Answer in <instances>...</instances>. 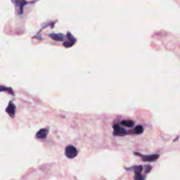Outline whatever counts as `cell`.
<instances>
[{"label":"cell","instance_id":"obj_12","mask_svg":"<svg viewBox=\"0 0 180 180\" xmlns=\"http://www.w3.org/2000/svg\"><path fill=\"white\" fill-rule=\"evenodd\" d=\"M150 170H151V166H150V165H146V167H145V172H146V173H148V172L150 171Z\"/></svg>","mask_w":180,"mask_h":180},{"label":"cell","instance_id":"obj_5","mask_svg":"<svg viewBox=\"0 0 180 180\" xmlns=\"http://www.w3.org/2000/svg\"><path fill=\"white\" fill-rule=\"evenodd\" d=\"M6 111L11 117H14V115H15V111H16V106H15V104H14V103L12 102V101L9 102L8 107H7V108L6 109Z\"/></svg>","mask_w":180,"mask_h":180},{"label":"cell","instance_id":"obj_1","mask_svg":"<svg viewBox=\"0 0 180 180\" xmlns=\"http://www.w3.org/2000/svg\"><path fill=\"white\" fill-rule=\"evenodd\" d=\"M78 150H77V148H75V146L70 145V146H68L66 148V150H65L66 156L70 159L74 158H75L77 156H78Z\"/></svg>","mask_w":180,"mask_h":180},{"label":"cell","instance_id":"obj_4","mask_svg":"<svg viewBox=\"0 0 180 180\" xmlns=\"http://www.w3.org/2000/svg\"><path fill=\"white\" fill-rule=\"evenodd\" d=\"M113 128H114V132H113V135L115 136H125L126 135L127 132L124 128L121 127L118 125H113Z\"/></svg>","mask_w":180,"mask_h":180},{"label":"cell","instance_id":"obj_6","mask_svg":"<svg viewBox=\"0 0 180 180\" xmlns=\"http://www.w3.org/2000/svg\"><path fill=\"white\" fill-rule=\"evenodd\" d=\"M48 133H49V130L47 129H42L40 130V131L37 132L36 136L38 139H45L46 137H47Z\"/></svg>","mask_w":180,"mask_h":180},{"label":"cell","instance_id":"obj_13","mask_svg":"<svg viewBox=\"0 0 180 180\" xmlns=\"http://www.w3.org/2000/svg\"><path fill=\"white\" fill-rule=\"evenodd\" d=\"M179 137H177V138H176L175 139H174V141H177V139H179Z\"/></svg>","mask_w":180,"mask_h":180},{"label":"cell","instance_id":"obj_11","mask_svg":"<svg viewBox=\"0 0 180 180\" xmlns=\"http://www.w3.org/2000/svg\"><path fill=\"white\" fill-rule=\"evenodd\" d=\"M145 175L141 174H136L135 176V180H145Z\"/></svg>","mask_w":180,"mask_h":180},{"label":"cell","instance_id":"obj_10","mask_svg":"<svg viewBox=\"0 0 180 180\" xmlns=\"http://www.w3.org/2000/svg\"><path fill=\"white\" fill-rule=\"evenodd\" d=\"M143 132H144V128L141 125H138L135 127V133L137 135H140V134L143 133Z\"/></svg>","mask_w":180,"mask_h":180},{"label":"cell","instance_id":"obj_7","mask_svg":"<svg viewBox=\"0 0 180 180\" xmlns=\"http://www.w3.org/2000/svg\"><path fill=\"white\" fill-rule=\"evenodd\" d=\"M48 35L49 37H51L54 40H56V41H58V42L63 41L64 38H65V35L61 34V33H58V34H54V33H53V34Z\"/></svg>","mask_w":180,"mask_h":180},{"label":"cell","instance_id":"obj_8","mask_svg":"<svg viewBox=\"0 0 180 180\" xmlns=\"http://www.w3.org/2000/svg\"><path fill=\"white\" fill-rule=\"evenodd\" d=\"M121 125L123 126L127 127H133L134 125H135V122L130 120H122V122H121Z\"/></svg>","mask_w":180,"mask_h":180},{"label":"cell","instance_id":"obj_2","mask_svg":"<svg viewBox=\"0 0 180 180\" xmlns=\"http://www.w3.org/2000/svg\"><path fill=\"white\" fill-rule=\"evenodd\" d=\"M135 154L141 156V158H142V161H144V162H153V161H156V160L158 159L160 157L159 154H153V155L148 156H143L138 153H135Z\"/></svg>","mask_w":180,"mask_h":180},{"label":"cell","instance_id":"obj_3","mask_svg":"<svg viewBox=\"0 0 180 180\" xmlns=\"http://www.w3.org/2000/svg\"><path fill=\"white\" fill-rule=\"evenodd\" d=\"M67 37H68L67 40H66V41L63 42V46L65 47H66V48H68V47H71L73 45H74L75 42H76V40H75V38L70 32L68 33Z\"/></svg>","mask_w":180,"mask_h":180},{"label":"cell","instance_id":"obj_9","mask_svg":"<svg viewBox=\"0 0 180 180\" xmlns=\"http://www.w3.org/2000/svg\"><path fill=\"white\" fill-rule=\"evenodd\" d=\"M134 171H135V173L136 174H141V172L143 170V166L142 165H137V166H135L133 168Z\"/></svg>","mask_w":180,"mask_h":180}]
</instances>
